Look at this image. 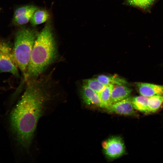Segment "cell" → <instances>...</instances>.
<instances>
[{"label":"cell","mask_w":163,"mask_h":163,"mask_svg":"<svg viewBox=\"0 0 163 163\" xmlns=\"http://www.w3.org/2000/svg\"><path fill=\"white\" fill-rule=\"evenodd\" d=\"M34 13L30 12L23 15L13 18L12 24L16 26H21L26 24L30 21Z\"/></svg>","instance_id":"18"},{"label":"cell","mask_w":163,"mask_h":163,"mask_svg":"<svg viewBox=\"0 0 163 163\" xmlns=\"http://www.w3.org/2000/svg\"><path fill=\"white\" fill-rule=\"evenodd\" d=\"M156 0H126L130 5L146 9L150 7Z\"/></svg>","instance_id":"17"},{"label":"cell","mask_w":163,"mask_h":163,"mask_svg":"<svg viewBox=\"0 0 163 163\" xmlns=\"http://www.w3.org/2000/svg\"><path fill=\"white\" fill-rule=\"evenodd\" d=\"M50 78L46 77L27 81L24 92L10 115V127L17 144L28 155L39 121L51 108L53 95Z\"/></svg>","instance_id":"1"},{"label":"cell","mask_w":163,"mask_h":163,"mask_svg":"<svg viewBox=\"0 0 163 163\" xmlns=\"http://www.w3.org/2000/svg\"><path fill=\"white\" fill-rule=\"evenodd\" d=\"M0 72H8L19 77L18 67L14 60L12 49L8 42L0 41Z\"/></svg>","instance_id":"4"},{"label":"cell","mask_w":163,"mask_h":163,"mask_svg":"<svg viewBox=\"0 0 163 163\" xmlns=\"http://www.w3.org/2000/svg\"><path fill=\"white\" fill-rule=\"evenodd\" d=\"M35 30L21 28L16 33L12 49L15 62L23 78L29 64L33 46L38 35Z\"/></svg>","instance_id":"3"},{"label":"cell","mask_w":163,"mask_h":163,"mask_svg":"<svg viewBox=\"0 0 163 163\" xmlns=\"http://www.w3.org/2000/svg\"><path fill=\"white\" fill-rule=\"evenodd\" d=\"M37 9V7L32 5L19 7L14 11L13 18H16L30 12H34Z\"/></svg>","instance_id":"16"},{"label":"cell","mask_w":163,"mask_h":163,"mask_svg":"<svg viewBox=\"0 0 163 163\" xmlns=\"http://www.w3.org/2000/svg\"><path fill=\"white\" fill-rule=\"evenodd\" d=\"M113 86V85L105 86L98 94L101 101L106 106L107 108L110 105V99Z\"/></svg>","instance_id":"14"},{"label":"cell","mask_w":163,"mask_h":163,"mask_svg":"<svg viewBox=\"0 0 163 163\" xmlns=\"http://www.w3.org/2000/svg\"><path fill=\"white\" fill-rule=\"evenodd\" d=\"M148 97L141 95L132 97V102L134 109L148 113Z\"/></svg>","instance_id":"12"},{"label":"cell","mask_w":163,"mask_h":163,"mask_svg":"<svg viewBox=\"0 0 163 163\" xmlns=\"http://www.w3.org/2000/svg\"><path fill=\"white\" fill-rule=\"evenodd\" d=\"M129 97L113 103L109 106L106 110L110 113L126 116H137L132 100Z\"/></svg>","instance_id":"6"},{"label":"cell","mask_w":163,"mask_h":163,"mask_svg":"<svg viewBox=\"0 0 163 163\" xmlns=\"http://www.w3.org/2000/svg\"><path fill=\"white\" fill-rule=\"evenodd\" d=\"M1 8H0V11H1Z\"/></svg>","instance_id":"19"},{"label":"cell","mask_w":163,"mask_h":163,"mask_svg":"<svg viewBox=\"0 0 163 163\" xmlns=\"http://www.w3.org/2000/svg\"><path fill=\"white\" fill-rule=\"evenodd\" d=\"M103 151L105 155L110 159H114L122 155L125 152L123 141L119 136L111 137L102 143Z\"/></svg>","instance_id":"5"},{"label":"cell","mask_w":163,"mask_h":163,"mask_svg":"<svg viewBox=\"0 0 163 163\" xmlns=\"http://www.w3.org/2000/svg\"><path fill=\"white\" fill-rule=\"evenodd\" d=\"M135 84L141 95L149 97L163 95V85L141 82H136Z\"/></svg>","instance_id":"8"},{"label":"cell","mask_w":163,"mask_h":163,"mask_svg":"<svg viewBox=\"0 0 163 163\" xmlns=\"http://www.w3.org/2000/svg\"><path fill=\"white\" fill-rule=\"evenodd\" d=\"M132 90L125 85H114L112 91L110 105L130 96Z\"/></svg>","instance_id":"9"},{"label":"cell","mask_w":163,"mask_h":163,"mask_svg":"<svg viewBox=\"0 0 163 163\" xmlns=\"http://www.w3.org/2000/svg\"><path fill=\"white\" fill-rule=\"evenodd\" d=\"M49 17L50 14L46 10L37 8L33 14L30 22L32 26H36L46 22Z\"/></svg>","instance_id":"11"},{"label":"cell","mask_w":163,"mask_h":163,"mask_svg":"<svg viewBox=\"0 0 163 163\" xmlns=\"http://www.w3.org/2000/svg\"><path fill=\"white\" fill-rule=\"evenodd\" d=\"M98 81L104 86L110 85H125L127 83L124 79L117 75H101L96 78Z\"/></svg>","instance_id":"10"},{"label":"cell","mask_w":163,"mask_h":163,"mask_svg":"<svg viewBox=\"0 0 163 163\" xmlns=\"http://www.w3.org/2000/svg\"><path fill=\"white\" fill-rule=\"evenodd\" d=\"M1 40H0V41Z\"/></svg>","instance_id":"20"},{"label":"cell","mask_w":163,"mask_h":163,"mask_svg":"<svg viewBox=\"0 0 163 163\" xmlns=\"http://www.w3.org/2000/svg\"><path fill=\"white\" fill-rule=\"evenodd\" d=\"M83 84L94 90L98 94L105 86L100 82L97 78L84 80Z\"/></svg>","instance_id":"15"},{"label":"cell","mask_w":163,"mask_h":163,"mask_svg":"<svg viewBox=\"0 0 163 163\" xmlns=\"http://www.w3.org/2000/svg\"><path fill=\"white\" fill-rule=\"evenodd\" d=\"M80 94L84 103L86 104L107 108L101 101L98 94L87 86L83 85L80 90Z\"/></svg>","instance_id":"7"},{"label":"cell","mask_w":163,"mask_h":163,"mask_svg":"<svg viewBox=\"0 0 163 163\" xmlns=\"http://www.w3.org/2000/svg\"><path fill=\"white\" fill-rule=\"evenodd\" d=\"M163 103V95H155L148 97V113L156 112Z\"/></svg>","instance_id":"13"},{"label":"cell","mask_w":163,"mask_h":163,"mask_svg":"<svg viewBox=\"0 0 163 163\" xmlns=\"http://www.w3.org/2000/svg\"><path fill=\"white\" fill-rule=\"evenodd\" d=\"M58 57L51 23L48 21L35 40L24 80L37 78Z\"/></svg>","instance_id":"2"}]
</instances>
